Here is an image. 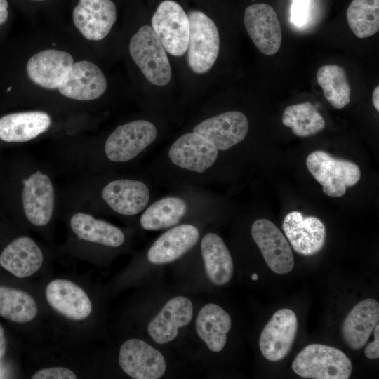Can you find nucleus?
I'll return each instance as SVG.
<instances>
[{
  "label": "nucleus",
  "instance_id": "1",
  "mask_svg": "<svg viewBox=\"0 0 379 379\" xmlns=\"http://www.w3.org/2000/svg\"><path fill=\"white\" fill-rule=\"evenodd\" d=\"M56 178L48 163L27 152L0 165V210L51 247L61 208Z\"/></svg>",
  "mask_w": 379,
  "mask_h": 379
},
{
  "label": "nucleus",
  "instance_id": "2",
  "mask_svg": "<svg viewBox=\"0 0 379 379\" xmlns=\"http://www.w3.org/2000/svg\"><path fill=\"white\" fill-rule=\"evenodd\" d=\"M157 136L156 126L138 119L118 126L106 137H64L44 149L45 157L58 176L114 173L134 161Z\"/></svg>",
  "mask_w": 379,
  "mask_h": 379
},
{
  "label": "nucleus",
  "instance_id": "3",
  "mask_svg": "<svg viewBox=\"0 0 379 379\" xmlns=\"http://www.w3.org/2000/svg\"><path fill=\"white\" fill-rule=\"evenodd\" d=\"M48 327L54 333L85 341L96 333L95 289L86 276L48 275L34 281Z\"/></svg>",
  "mask_w": 379,
  "mask_h": 379
},
{
  "label": "nucleus",
  "instance_id": "4",
  "mask_svg": "<svg viewBox=\"0 0 379 379\" xmlns=\"http://www.w3.org/2000/svg\"><path fill=\"white\" fill-rule=\"evenodd\" d=\"M59 187L61 206L95 215L133 217L146 208L150 199L145 182L115 173L69 178Z\"/></svg>",
  "mask_w": 379,
  "mask_h": 379
},
{
  "label": "nucleus",
  "instance_id": "5",
  "mask_svg": "<svg viewBox=\"0 0 379 379\" xmlns=\"http://www.w3.org/2000/svg\"><path fill=\"white\" fill-rule=\"evenodd\" d=\"M30 379H77L93 376L89 344L57 334L48 326L27 335Z\"/></svg>",
  "mask_w": 379,
  "mask_h": 379
},
{
  "label": "nucleus",
  "instance_id": "6",
  "mask_svg": "<svg viewBox=\"0 0 379 379\" xmlns=\"http://www.w3.org/2000/svg\"><path fill=\"white\" fill-rule=\"evenodd\" d=\"M59 220L66 230V240L54 246L56 255L93 265L120 249L127 241L124 230L92 213L61 206Z\"/></svg>",
  "mask_w": 379,
  "mask_h": 379
},
{
  "label": "nucleus",
  "instance_id": "7",
  "mask_svg": "<svg viewBox=\"0 0 379 379\" xmlns=\"http://www.w3.org/2000/svg\"><path fill=\"white\" fill-rule=\"evenodd\" d=\"M0 317L22 327L27 335L48 326L34 281H25L21 286L0 285Z\"/></svg>",
  "mask_w": 379,
  "mask_h": 379
},
{
  "label": "nucleus",
  "instance_id": "8",
  "mask_svg": "<svg viewBox=\"0 0 379 379\" xmlns=\"http://www.w3.org/2000/svg\"><path fill=\"white\" fill-rule=\"evenodd\" d=\"M291 366L303 378L347 379L352 371V364L343 351L318 343L305 347L296 355Z\"/></svg>",
  "mask_w": 379,
  "mask_h": 379
},
{
  "label": "nucleus",
  "instance_id": "9",
  "mask_svg": "<svg viewBox=\"0 0 379 379\" xmlns=\"http://www.w3.org/2000/svg\"><path fill=\"white\" fill-rule=\"evenodd\" d=\"M129 53L150 83L159 86L168 84L171 77L170 62L164 47L152 27L144 25L132 36Z\"/></svg>",
  "mask_w": 379,
  "mask_h": 379
},
{
  "label": "nucleus",
  "instance_id": "10",
  "mask_svg": "<svg viewBox=\"0 0 379 379\" xmlns=\"http://www.w3.org/2000/svg\"><path fill=\"white\" fill-rule=\"evenodd\" d=\"M308 171L323 187L325 194L340 197L347 187L356 185L361 178L359 167L354 162L334 157L328 152L317 150L306 159Z\"/></svg>",
  "mask_w": 379,
  "mask_h": 379
},
{
  "label": "nucleus",
  "instance_id": "11",
  "mask_svg": "<svg viewBox=\"0 0 379 379\" xmlns=\"http://www.w3.org/2000/svg\"><path fill=\"white\" fill-rule=\"evenodd\" d=\"M190 38L187 62L196 74L208 72L218 56L220 37L215 22L199 11H192L188 14Z\"/></svg>",
  "mask_w": 379,
  "mask_h": 379
},
{
  "label": "nucleus",
  "instance_id": "12",
  "mask_svg": "<svg viewBox=\"0 0 379 379\" xmlns=\"http://www.w3.org/2000/svg\"><path fill=\"white\" fill-rule=\"evenodd\" d=\"M55 121L44 110L15 112L0 117V142L31 144L52 133Z\"/></svg>",
  "mask_w": 379,
  "mask_h": 379
},
{
  "label": "nucleus",
  "instance_id": "13",
  "mask_svg": "<svg viewBox=\"0 0 379 379\" xmlns=\"http://www.w3.org/2000/svg\"><path fill=\"white\" fill-rule=\"evenodd\" d=\"M152 28L169 54L182 56L185 53L190 38V20L180 4L171 0L162 1L152 16Z\"/></svg>",
  "mask_w": 379,
  "mask_h": 379
},
{
  "label": "nucleus",
  "instance_id": "14",
  "mask_svg": "<svg viewBox=\"0 0 379 379\" xmlns=\"http://www.w3.org/2000/svg\"><path fill=\"white\" fill-rule=\"evenodd\" d=\"M117 360L121 371L133 379H158L166 370L163 354L139 338L124 340L119 347Z\"/></svg>",
  "mask_w": 379,
  "mask_h": 379
},
{
  "label": "nucleus",
  "instance_id": "15",
  "mask_svg": "<svg viewBox=\"0 0 379 379\" xmlns=\"http://www.w3.org/2000/svg\"><path fill=\"white\" fill-rule=\"evenodd\" d=\"M251 237L268 267L277 274L290 272L294 267L291 248L281 230L271 221L260 218L253 222Z\"/></svg>",
  "mask_w": 379,
  "mask_h": 379
},
{
  "label": "nucleus",
  "instance_id": "16",
  "mask_svg": "<svg viewBox=\"0 0 379 379\" xmlns=\"http://www.w3.org/2000/svg\"><path fill=\"white\" fill-rule=\"evenodd\" d=\"M298 327V319L292 310L282 308L274 312L259 338L262 356L270 361L284 359L292 348Z\"/></svg>",
  "mask_w": 379,
  "mask_h": 379
},
{
  "label": "nucleus",
  "instance_id": "17",
  "mask_svg": "<svg viewBox=\"0 0 379 379\" xmlns=\"http://www.w3.org/2000/svg\"><path fill=\"white\" fill-rule=\"evenodd\" d=\"M244 21L249 36L262 53L272 55L278 52L282 41L281 28L271 6L258 3L248 6Z\"/></svg>",
  "mask_w": 379,
  "mask_h": 379
},
{
  "label": "nucleus",
  "instance_id": "18",
  "mask_svg": "<svg viewBox=\"0 0 379 379\" xmlns=\"http://www.w3.org/2000/svg\"><path fill=\"white\" fill-rule=\"evenodd\" d=\"M168 158L177 167L202 173L216 161L219 151L208 140L192 132L176 139L168 149Z\"/></svg>",
  "mask_w": 379,
  "mask_h": 379
},
{
  "label": "nucleus",
  "instance_id": "19",
  "mask_svg": "<svg viewBox=\"0 0 379 379\" xmlns=\"http://www.w3.org/2000/svg\"><path fill=\"white\" fill-rule=\"evenodd\" d=\"M106 89L105 74L95 64L87 60L74 62L58 88L62 96L77 102L95 100Z\"/></svg>",
  "mask_w": 379,
  "mask_h": 379
},
{
  "label": "nucleus",
  "instance_id": "20",
  "mask_svg": "<svg viewBox=\"0 0 379 379\" xmlns=\"http://www.w3.org/2000/svg\"><path fill=\"white\" fill-rule=\"evenodd\" d=\"M248 127L244 113L228 111L201 121L192 132L208 140L218 151H226L244 140Z\"/></svg>",
  "mask_w": 379,
  "mask_h": 379
},
{
  "label": "nucleus",
  "instance_id": "21",
  "mask_svg": "<svg viewBox=\"0 0 379 379\" xmlns=\"http://www.w3.org/2000/svg\"><path fill=\"white\" fill-rule=\"evenodd\" d=\"M282 229L294 251L300 255H315L324 246L326 227L315 216H306L298 211H291L285 216Z\"/></svg>",
  "mask_w": 379,
  "mask_h": 379
},
{
  "label": "nucleus",
  "instance_id": "22",
  "mask_svg": "<svg viewBox=\"0 0 379 379\" xmlns=\"http://www.w3.org/2000/svg\"><path fill=\"white\" fill-rule=\"evenodd\" d=\"M73 22L87 39L99 41L110 32L117 18L111 0H79L72 13Z\"/></svg>",
  "mask_w": 379,
  "mask_h": 379
},
{
  "label": "nucleus",
  "instance_id": "23",
  "mask_svg": "<svg viewBox=\"0 0 379 379\" xmlns=\"http://www.w3.org/2000/svg\"><path fill=\"white\" fill-rule=\"evenodd\" d=\"M74 63L67 51L46 49L33 55L27 61L26 71L30 80L46 89H58Z\"/></svg>",
  "mask_w": 379,
  "mask_h": 379
},
{
  "label": "nucleus",
  "instance_id": "24",
  "mask_svg": "<svg viewBox=\"0 0 379 379\" xmlns=\"http://www.w3.org/2000/svg\"><path fill=\"white\" fill-rule=\"evenodd\" d=\"M192 316L193 305L188 298H173L148 324V334L158 344L168 343L177 337L180 328L190 322Z\"/></svg>",
  "mask_w": 379,
  "mask_h": 379
},
{
  "label": "nucleus",
  "instance_id": "25",
  "mask_svg": "<svg viewBox=\"0 0 379 379\" xmlns=\"http://www.w3.org/2000/svg\"><path fill=\"white\" fill-rule=\"evenodd\" d=\"M199 231L194 225L175 226L162 234L151 246L147 258L154 265L172 262L187 253L197 243Z\"/></svg>",
  "mask_w": 379,
  "mask_h": 379
},
{
  "label": "nucleus",
  "instance_id": "26",
  "mask_svg": "<svg viewBox=\"0 0 379 379\" xmlns=\"http://www.w3.org/2000/svg\"><path fill=\"white\" fill-rule=\"evenodd\" d=\"M378 321V302L373 298L361 300L350 310L343 322V340L352 350L361 349L367 343Z\"/></svg>",
  "mask_w": 379,
  "mask_h": 379
},
{
  "label": "nucleus",
  "instance_id": "27",
  "mask_svg": "<svg viewBox=\"0 0 379 379\" xmlns=\"http://www.w3.org/2000/svg\"><path fill=\"white\" fill-rule=\"evenodd\" d=\"M231 326L230 314L214 303L204 305L199 311L195 321L197 335L213 352L223 350Z\"/></svg>",
  "mask_w": 379,
  "mask_h": 379
},
{
  "label": "nucleus",
  "instance_id": "28",
  "mask_svg": "<svg viewBox=\"0 0 379 379\" xmlns=\"http://www.w3.org/2000/svg\"><path fill=\"white\" fill-rule=\"evenodd\" d=\"M201 252L209 280L217 286L227 284L234 274V264L222 238L213 232L206 233L201 241Z\"/></svg>",
  "mask_w": 379,
  "mask_h": 379
},
{
  "label": "nucleus",
  "instance_id": "29",
  "mask_svg": "<svg viewBox=\"0 0 379 379\" xmlns=\"http://www.w3.org/2000/svg\"><path fill=\"white\" fill-rule=\"evenodd\" d=\"M185 199L178 196L164 197L147 206L140 217L145 230H159L178 225L187 211Z\"/></svg>",
  "mask_w": 379,
  "mask_h": 379
},
{
  "label": "nucleus",
  "instance_id": "30",
  "mask_svg": "<svg viewBox=\"0 0 379 379\" xmlns=\"http://www.w3.org/2000/svg\"><path fill=\"white\" fill-rule=\"evenodd\" d=\"M281 121L299 137L314 135L326 126L324 117L310 102L288 106L283 112Z\"/></svg>",
  "mask_w": 379,
  "mask_h": 379
},
{
  "label": "nucleus",
  "instance_id": "31",
  "mask_svg": "<svg viewBox=\"0 0 379 379\" xmlns=\"http://www.w3.org/2000/svg\"><path fill=\"white\" fill-rule=\"evenodd\" d=\"M317 81L324 97L336 109H343L350 102L351 89L345 69L337 65H326L319 68Z\"/></svg>",
  "mask_w": 379,
  "mask_h": 379
},
{
  "label": "nucleus",
  "instance_id": "32",
  "mask_svg": "<svg viewBox=\"0 0 379 379\" xmlns=\"http://www.w3.org/2000/svg\"><path fill=\"white\" fill-rule=\"evenodd\" d=\"M346 15L348 25L356 36H371L379 29V0H352Z\"/></svg>",
  "mask_w": 379,
  "mask_h": 379
},
{
  "label": "nucleus",
  "instance_id": "33",
  "mask_svg": "<svg viewBox=\"0 0 379 379\" xmlns=\"http://www.w3.org/2000/svg\"><path fill=\"white\" fill-rule=\"evenodd\" d=\"M310 11V0H293L291 9V22L296 26H302L307 22Z\"/></svg>",
  "mask_w": 379,
  "mask_h": 379
},
{
  "label": "nucleus",
  "instance_id": "34",
  "mask_svg": "<svg viewBox=\"0 0 379 379\" xmlns=\"http://www.w3.org/2000/svg\"><path fill=\"white\" fill-rule=\"evenodd\" d=\"M374 340L365 347L364 354L370 359H376L379 357V324H376L373 329Z\"/></svg>",
  "mask_w": 379,
  "mask_h": 379
},
{
  "label": "nucleus",
  "instance_id": "35",
  "mask_svg": "<svg viewBox=\"0 0 379 379\" xmlns=\"http://www.w3.org/2000/svg\"><path fill=\"white\" fill-rule=\"evenodd\" d=\"M8 350V339L4 328L0 324V360L3 359Z\"/></svg>",
  "mask_w": 379,
  "mask_h": 379
},
{
  "label": "nucleus",
  "instance_id": "36",
  "mask_svg": "<svg viewBox=\"0 0 379 379\" xmlns=\"http://www.w3.org/2000/svg\"><path fill=\"white\" fill-rule=\"evenodd\" d=\"M8 3L7 0H0V26L4 25L8 17Z\"/></svg>",
  "mask_w": 379,
  "mask_h": 379
},
{
  "label": "nucleus",
  "instance_id": "37",
  "mask_svg": "<svg viewBox=\"0 0 379 379\" xmlns=\"http://www.w3.org/2000/svg\"><path fill=\"white\" fill-rule=\"evenodd\" d=\"M372 101L375 109L379 111V86H377L372 94Z\"/></svg>",
  "mask_w": 379,
  "mask_h": 379
},
{
  "label": "nucleus",
  "instance_id": "38",
  "mask_svg": "<svg viewBox=\"0 0 379 379\" xmlns=\"http://www.w3.org/2000/svg\"><path fill=\"white\" fill-rule=\"evenodd\" d=\"M251 279H252L253 280H254V281L258 280V277L257 274H256V273L253 274L251 275Z\"/></svg>",
  "mask_w": 379,
  "mask_h": 379
},
{
  "label": "nucleus",
  "instance_id": "39",
  "mask_svg": "<svg viewBox=\"0 0 379 379\" xmlns=\"http://www.w3.org/2000/svg\"><path fill=\"white\" fill-rule=\"evenodd\" d=\"M33 1H44V0H33Z\"/></svg>",
  "mask_w": 379,
  "mask_h": 379
}]
</instances>
